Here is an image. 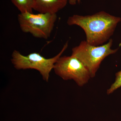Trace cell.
Here are the masks:
<instances>
[{
	"instance_id": "1",
	"label": "cell",
	"mask_w": 121,
	"mask_h": 121,
	"mask_svg": "<svg viewBox=\"0 0 121 121\" xmlns=\"http://www.w3.org/2000/svg\"><path fill=\"white\" fill-rule=\"evenodd\" d=\"M121 18L102 11L91 15H74L68 17L69 26L77 25L84 30L86 42L99 46L109 40Z\"/></svg>"
},
{
	"instance_id": "2",
	"label": "cell",
	"mask_w": 121,
	"mask_h": 121,
	"mask_svg": "<svg viewBox=\"0 0 121 121\" xmlns=\"http://www.w3.org/2000/svg\"><path fill=\"white\" fill-rule=\"evenodd\" d=\"M112 44V39L107 43L99 46L91 45L83 40L79 45L73 48L71 55L82 63L90 72L91 78H94L104 59L117 51L118 48L111 49Z\"/></svg>"
},
{
	"instance_id": "3",
	"label": "cell",
	"mask_w": 121,
	"mask_h": 121,
	"mask_svg": "<svg viewBox=\"0 0 121 121\" xmlns=\"http://www.w3.org/2000/svg\"><path fill=\"white\" fill-rule=\"evenodd\" d=\"M68 46V42H67L58 54L50 58H46L37 52H33L27 56H24L19 51L15 50L12 53L11 62L17 70L33 69L38 71L43 80L48 82L55 64Z\"/></svg>"
},
{
	"instance_id": "4",
	"label": "cell",
	"mask_w": 121,
	"mask_h": 121,
	"mask_svg": "<svg viewBox=\"0 0 121 121\" xmlns=\"http://www.w3.org/2000/svg\"><path fill=\"white\" fill-rule=\"evenodd\" d=\"M57 19L56 14L33 13H20L17 20L21 30L36 38L47 39L50 37Z\"/></svg>"
},
{
	"instance_id": "5",
	"label": "cell",
	"mask_w": 121,
	"mask_h": 121,
	"mask_svg": "<svg viewBox=\"0 0 121 121\" xmlns=\"http://www.w3.org/2000/svg\"><path fill=\"white\" fill-rule=\"evenodd\" d=\"M55 73L63 80H73L79 86H83L91 78L90 72L82 63L75 56H60L55 63Z\"/></svg>"
},
{
	"instance_id": "6",
	"label": "cell",
	"mask_w": 121,
	"mask_h": 121,
	"mask_svg": "<svg viewBox=\"0 0 121 121\" xmlns=\"http://www.w3.org/2000/svg\"><path fill=\"white\" fill-rule=\"evenodd\" d=\"M69 0H32L33 9L39 13L56 14L66 5Z\"/></svg>"
},
{
	"instance_id": "7",
	"label": "cell",
	"mask_w": 121,
	"mask_h": 121,
	"mask_svg": "<svg viewBox=\"0 0 121 121\" xmlns=\"http://www.w3.org/2000/svg\"><path fill=\"white\" fill-rule=\"evenodd\" d=\"M20 13H33L32 0H11Z\"/></svg>"
},
{
	"instance_id": "8",
	"label": "cell",
	"mask_w": 121,
	"mask_h": 121,
	"mask_svg": "<svg viewBox=\"0 0 121 121\" xmlns=\"http://www.w3.org/2000/svg\"><path fill=\"white\" fill-rule=\"evenodd\" d=\"M115 81L107 91V95H110L121 87V70L115 74Z\"/></svg>"
},
{
	"instance_id": "9",
	"label": "cell",
	"mask_w": 121,
	"mask_h": 121,
	"mask_svg": "<svg viewBox=\"0 0 121 121\" xmlns=\"http://www.w3.org/2000/svg\"><path fill=\"white\" fill-rule=\"evenodd\" d=\"M80 0H69L68 2L71 5H75L77 4H79Z\"/></svg>"
}]
</instances>
